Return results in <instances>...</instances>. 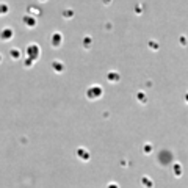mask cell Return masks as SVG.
I'll list each match as a JSON object with an SVG mask.
<instances>
[{"mask_svg":"<svg viewBox=\"0 0 188 188\" xmlns=\"http://www.w3.org/2000/svg\"><path fill=\"white\" fill-rule=\"evenodd\" d=\"M39 55H41V47H39L38 44L32 43V44L27 46V57H28V58H32V60L36 61L39 58Z\"/></svg>","mask_w":188,"mask_h":188,"instance_id":"cell-1","label":"cell"},{"mask_svg":"<svg viewBox=\"0 0 188 188\" xmlns=\"http://www.w3.org/2000/svg\"><path fill=\"white\" fill-rule=\"evenodd\" d=\"M13 35H14L13 28H9V27H5V28L0 32V39H2V41H9V39L13 38Z\"/></svg>","mask_w":188,"mask_h":188,"instance_id":"cell-2","label":"cell"},{"mask_svg":"<svg viewBox=\"0 0 188 188\" xmlns=\"http://www.w3.org/2000/svg\"><path fill=\"white\" fill-rule=\"evenodd\" d=\"M52 47H60V44H61V39H63V36H61V33L60 32H55L52 35Z\"/></svg>","mask_w":188,"mask_h":188,"instance_id":"cell-3","label":"cell"},{"mask_svg":"<svg viewBox=\"0 0 188 188\" xmlns=\"http://www.w3.org/2000/svg\"><path fill=\"white\" fill-rule=\"evenodd\" d=\"M22 22H24L27 27H28V28H32V27H35V25H36V17H35V16H28V14H27V16H24Z\"/></svg>","mask_w":188,"mask_h":188,"instance_id":"cell-4","label":"cell"},{"mask_svg":"<svg viewBox=\"0 0 188 188\" xmlns=\"http://www.w3.org/2000/svg\"><path fill=\"white\" fill-rule=\"evenodd\" d=\"M9 55H11L13 60H19L21 58V50L19 49H11L9 50Z\"/></svg>","mask_w":188,"mask_h":188,"instance_id":"cell-5","label":"cell"},{"mask_svg":"<svg viewBox=\"0 0 188 188\" xmlns=\"http://www.w3.org/2000/svg\"><path fill=\"white\" fill-rule=\"evenodd\" d=\"M9 11V8H8V5L6 3H3V2H0V16H3V14H6V13Z\"/></svg>","mask_w":188,"mask_h":188,"instance_id":"cell-6","label":"cell"},{"mask_svg":"<svg viewBox=\"0 0 188 188\" xmlns=\"http://www.w3.org/2000/svg\"><path fill=\"white\" fill-rule=\"evenodd\" d=\"M52 66H53V69H55L57 72H61V71H63V66H61V63H58V61H53Z\"/></svg>","mask_w":188,"mask_h":188,"instance_id":"cell-7","label":"cell"},{"mask_svg":"<svg viewBox=\"0 0 188 188\" xmlns=\"http://www.w3.org/2000/svg\"><path fill=\"white\" fill-rule=\"evenodd\" d=\"M39 2H46V0H39Z\"/></svg>","mask_w":188,"mask_h":188,"instance_id":"cell-8","label":"cell"},{"mask_svg":"<svg viewBox=\"0 0 188 188\" xmlns=\"http://www.w3.org/2000/svg\"><path fill=\"white\" fill-rule=\"evenodd\" d=\"M0 61H2V55H0Z\"/></svg>","mask_w":188,"mask_h":188,"instance_id":"cell-9","label":"cell"}]
</instances>
